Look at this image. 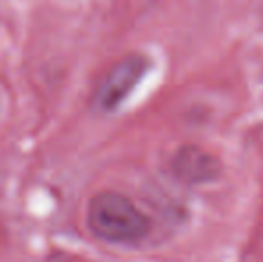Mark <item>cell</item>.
Wrapping results in <instances>:
<instances>
[{"label": "cell", "instance_id": "6da1fadb", "mask_svg": "<svg viewBox=\"0 0 263 262\" xmlns=\"http://www.w3.org/2000/svg\"><path fill=\"white\" fill-rule=\"evenodd\" d=\"M88 226L95 237L113 244H133L149 234V217L127 196L104 190L88 205Z\"/></svg>", "mask_w": 263, "mask_h": 262}, {"label": "cell", "instance_id": "7a4b0ae2", "mask_svg": "<svg viewBox=\"0 0 263 262\" xmlns=\"http://www.w3.org/2000/svg\"><path fill=\"white\" fill-rule=\"evenodd\" d=\"M151 66V61L143 54H129L124 60H120L109 74L104 77L95 95L99 108L106 112L117 110L125 99L131 95V92L138 86Z\"/></svg>", "mask_w": 263, "mask_h": 262}, {"label": "cell", "instance_id": "3957f363", "mask_svg": "<svg viewBox=\"0 0 263 262\" xmlns=\"http://www.w3.org/2000/svg\"><path fill=\"white\" fill-rule=\"evenodd\" d=\"M172 167L177 178L186 183L213 182L218 176V162L195 146L179 149V153L174 158Z\"/></svg>", "mask_w": 263, "mask_h": 262}]
</instances>
